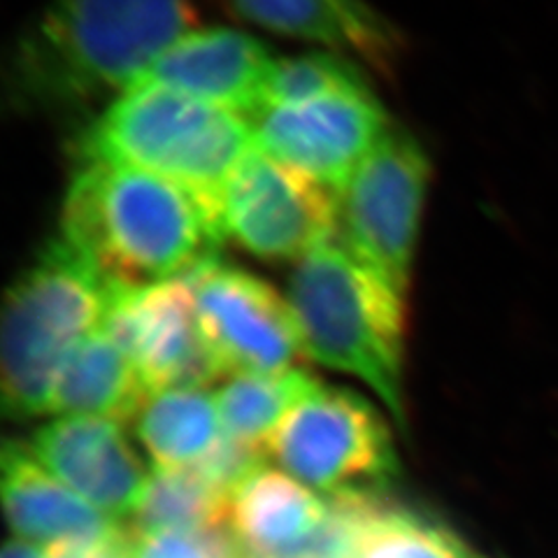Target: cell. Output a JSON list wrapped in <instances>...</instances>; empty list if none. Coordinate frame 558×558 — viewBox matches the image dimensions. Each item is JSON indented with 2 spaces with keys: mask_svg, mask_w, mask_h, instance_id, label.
Wrapping results in <instances>:
<instances>
[{
  "mask_svg": "<svg viewBox=\"0 0 558 558\" xmlns=\"http://www.w3.org/2000/svg\"><path fill=\"white\" fill-rule=\"evenodd\" d=\"M198 20L196 0H51L0 45V117L112 102Z\"/></svg>",
  "mask_w": 558,
  "mask_h": 558,
  "instance_id": "6da1fadb",
  "label": "cell"
},
{
  "mask_svg": "<svg viewBox=\"0 0 558 558\" xmlns=\"http://www.w3.org/2000/svg\"><path fill=\"white\" fill-rule=\"evenodd\" d=\"M61 238L121 287L182 277L219 256L217 207L154 172L77 163L61 207Z\"/></svg>",
  "mask_w": 558,
  "mask_h": 558,
  "instance_id": "7a4b0ae2",
  "label": "cell"
},
{
  "mask_svg": "<svg viewBox=\"0 0 558 558\" xmlns=\"http://www.w3.org/2000/svg\"><path fill=\"white\" fill-rule=\"evenodd\" d=\"M119 284L61 235L0 295V422L49 414L68 359L108 319Z\"/></svg>",
  "mask_w": 558,
  "mask_h": 558,
  "instance_id": "3957f363",
  "label": "cell"
},
{
  "mask_svg": "<svg viewBox=\"0 0 558 558\" xmlns=\"http://www.w3.org/2000/svg\"><path fill=\"white\" fill-rule=\"evenodd\" d=\"M287 301L303 356L359 377L405 426V295L333 240L299 260Z\"/></svg>",
  "mask_w": 558,
  "mask_h": 558,
  "instance_id": "277c9868",
  "label": "cell"
},
{
  "mask_svg": "<svg viewBox=\"0 0 558 558\" xmlns=\"http://www.w3.org/2000/svg\"><path fill=\"white\" fill-rule=\"evenodd\" d=\"M252 147L247 117L156 86H133L82 129L75 159L154 172L217 207L226 180Z\"/></svg>",
  "mask_w": 558,
  "mask_h": 558,
  "instance_id": "5b68a950",
  "label": "cell"
},
{
  "mask_svg": "<svg viewBox=\"0 0 558 558\" xmlns=\"http://www.w3.org/2000/svg\"><path fill=\"white\" fill-rule=\"evenodd\" d=\"M260 449L328 500L377 498L400 470L381 414L363 396L326 384L303 398Z\"/></svg>",
  "mask_w": 558,
  "mask_h": 558,
  "instance_id": "8992f818",
  "label": "cell"
},
{
  "mask_svg": "<svg viewBox=\"0 0 558 558\" xmlns=\"http://www.w3.org/2000/svg\"><path fill=\"white\" fill-rule=\"evenodd\" d=\"M428 182L424 145L410 131L391 126L338 196L336 240L405 299Z\"/></svg>",
  "mask_w": 558,
  "mask_h": 558,
  "instance_id": "52a82bcc",
  "label": "cell"
},
{
  "mask_svg": "<svg viewBox=\"0 0 558 558\" xmlns=\"http://www.w3.org/2000/svg\"><path fill=\"white\" fill-rule=\"evenodd\" d=\"M217 213L226 240L266 260H303L338 233V194L256 145L226 180Z\"/></svg>",
  "mask_w": 558,
  "mask_h": 558,
  "instance_id": "ba28073f",
  "label": "cell"
},
{
  "mask_svg": "<svg viewBox=\"0 0 558 558\" xmlns=\"http://www.w3.org/2000/svg\"><path fill=\"white\" fill-rule=\"evenodd\" d=\"M254 145L340 196L391 129L371 82L299 102L266 105L250 117Z\"/></svg>",
  "mask_w": 558,
  "mask_h": 558,
  "instance_id": "9c48e42d",
  "label": "cell"
},
{
  "mask_svg": "<svg viewBox=\"0 0 558 558\" xmlns=\"http://www.w3.org/2000/svg\"><path fill=\"white\" fill-rule=\"evenodd\" d=\"M186 279L205 340L226 377L301 368L299 328L289 301L275 287L219 256L189 270Z\"/></svg>",
  "mask_w": 558,
  "mask_h": 558,
  "instance_id": "30bf717a",
  "label": "cell"
},
{
  "mask_svg": "<svg viewBox=\"0 0 558 558\" xmlns=\"http://www.w3.org/2000/svg\"><path fill=\"white\" fill-rule=\"evenodd\" d=\"M102 328L121 344L149 393L226 377L198 322L186 275L143 287H117Z\"/></svg>",
  "mask_w": 558,
  "mask_h": 558,
  "instance_id": "8fae6325",
  "label": "cell"
},
{
  "mask_svg": "<svg viewBox=\"0 0 558 558\" xmlns=\"http://www.w3.org/2000/svg\"><path fill=\"white\" fill-rule=\"evenodd\" d=\"M51 475L117 523L131 521L149 475L124 424L105 416H54L26 442Z\"/></svg>",
  "mask_w": 558,
  "mask_h": 558,
  "instance_id": "7c38bea8",
  "label": "cell"
},
{
  "mask_svg": "<svg viewBox=\"0 0 558 558\" xmlns=\"http://www.w3.org/2000/svg\"><path fill=\"white\" fill-rule=\"evenodd\" d=\"M0 510L16 539L57 558L108 547L129 533L61 484L26 442L12 438H0Z\"/></svg>",
  "mask_w": 558,
  "mask_h": 558,
  "instance_id": "4fadbf2b",
  "label": "cell"
},
{
  "mask_svg": "<svg viewBox=\"0 0 558 558\" xmlns=\"http://www.w3.org/2000/svg\"><path fill=\"white\" fill-rule=\"evenodd\" d=\"M272 63L270 49L252 35L201 26L161 51L133 86L168 89L250 119L264 105Z\"/></svg>",
  "mask_w": 558,
  "mask_h": 558,
  "instance_id": "5bb4252c",
  "label": "cell"
},
{
  "mask_svg": "<svg viewBox=\"0 0 558 558\" xmlns=\"http://www.w3.org/2000/svg\"><path fill=\"white\" fill-rule=\"evenodd\" d=\"M242 20L317 43L389 73L400 57L398 31L365 0H226Z\"/></svg>",
  "mask_w": 558,
  "mask_h": 558,
  "instance_id": "9a60e30c",
  "label": "cell"
},
{
  "mask_svg": "<svg viewBox=\"0 0 558 558\" xmlns=\"http://www.w3.org/2000/svg\"><path fill=\"white\" fill-rule=\"evenodd\" d=\"M147 396L131 356L100 326L63 365L49 414L105 416L131 424Z\"/></svg>",
  "mask_w": 558,
  "mask_h": 558,
  "instance_id": "2e32d148",
  "label": "cell"
},
{
  "mask_svg": "<svg viewBox=\"0 0 558 558\" xmlns=\"http://www.w3.org/2000/svg\"><path fill=\"white\" fill-rule=\"evenodd\" d=\"M133 426L154 470L161 473L198 468L223 438L217 396L203 387L149 393Z\"/></svg>",
  "mask_w": 558,
  "mask_h": 558,
  "instance_id": "e0dca14e",
  "label": "cell"
},
{
  "mask_svg": "<svg viewBox=\"0 0 558 558\" xmlns=\"http://www.w3.org/2000/svg\"><path fill=\"white\" fill-rule=\"evenodd\" d=\"M305 368L287 373H238L217 389V408L226 438L250 447H264L279 422L319 387Z\"/></svg>",
  "mask_w": 558,
  "mask_h": 558,
  "instance_id": "ac0fdd59",
  "label": "cell"
},
{
  "mask_svg": "<svg viewBox=\"0 0 558 558\" xmlns=\"http://www.w3.org/2000/svg\"><path fill=\"white\" fill-rule=\"evenodd\" d=\"M231 496L203 470H154L143 502L131 519L133 535L223 531Z\"/></svg>",
  "mask_w": 558,
  "mask_h": 558,
  "instance_id": "d6986e66",
  "label": "cell"
},
{
  "mask_svg": "<svg viewBox=\"0 0 558 558\" xmlns=\"http://www.w3.org/2000/svg\"><path fill=\"white\" fill-rule=\"evenodd\" d=\"M354 502V535L349 558H475L438 521L412 510L393 508L379 498Z\"/></svg>",
  "mask_w": 558,
  "mask_h": 558,
  "instance_id": "ffe728a7",
  "label": "cell"
},
{
  "mask_svg": "<svg viewBox=\"0 0 558 558\" xmlns=\"http://www.w3.org/2000/svg\"><path fill=\"white\" fill-rule=\"evenodd\" d=\"M365 82L368 77L361 73L359 63L338 51H307L299 57L275 59L260 108L317 98Z\"/></svg>",
  "mask_w": 558,
  "mask_h": 558,
  "instance_id": "44dd1931",
  "label": "cell"
},
{
  "mask_svg": "<svg viewBox=\"0 0 558 558\" xmlns=\"http://www.w3.org/2000/svg\"><path fill=\"white\" fill-rule=\"evenodd\" d=\"M133 558H231L240 547L229 529L213 533L133 535Z\"/></svg>",
  "mask_w": 558,
  "mask_h": 558,
  "instance_id": "7402d4cb",
  "label": "cell"
},
{
  "mask_svg": "<svg viewBox=\"0 0 558 558\" xmlns=\"http://www.w3.org/2000/svg\"><path fill=\"white\" fill-rule=\"evenodd\" d=\"M133 543H135L133 533L129 531L124 537L117 539V543H112L108 547L86 551V554H80V556H73V558H133Z\"/></svg>",
  "mask_w": 558,
  "mask_h": 558,
  "instance_id": "603a6c76",
  "label": "cell"
},
{
  "mask_svg": "<svg viewBox=\"0 0 558 558\" xmlns=\"http://www.w3.org/2000/svg\"><path fill=\"white\" fill-rule=\"evenodd\" d=\"M231 558H266V556H258V554H252V551H247V549L238 547V549H235V554H233Z\"/></svg>",
  "mask_w": 558,
  "mask_h": 558,
  "instance_id": "cb8c5ba5",
  "label": "cell"
}]
</instances>
